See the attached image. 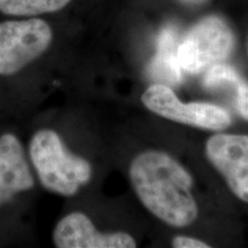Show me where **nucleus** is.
<instances>
[{"instance_id":"8","label":"nucleus","mask_w":248,"mask_h":248,"mask_svg":"<svg viewBox=\"0 0 248 248\" xmlns=\"http://www.w3.org/2000/svg\"><path fill=\"white\" fill-rule=\"evenodd\" d=\"M33 184L22 144L13 133H4L0 137V206Z\"/></svg>"},{"instance_id":"7","label":"nucleus","mask_w":248,"mask_h":248,"mask_svg":"<svg viewBox=\"0 0 248 248\" xmlns=\"http://www.w3.org/2000/svg\"><path fill=\"white\" fill-rule=\"evenodd\" d=\"M55 246L59 248H135L137 243L129 233H102L83 213H71L55 226Z\"/></svg>"},{"instance_id":"9","label":"nucleus","mask_w":248,"mask_h":248,"mask_svg":"<svg viewBox=\"0 0 248 248\" xmlns=\"http://www.w3.org/2000/svg\"><path fill=\"white\" fill-rule=\"evenodd\" d=\"M178 33L173 27H166L156 42V54L147 67V75L152 80L164 85L179 84L183 70L177 61Z\"/></svg>"},{"instance_id":"10","label":"nucleus","mask_w":248,"mask_h":248,"mask_svg":"<svg viewBox=\"0 0 248 248\" xmlns=\"http://www.w3.org/2000/svg\"><path fill=\"white\" fill-rule=\"evenodd\" d=\"M71 0H0V13L13 16H35L63 9Z\"/></svg>"},{"instance_id":"2","label":"nucleus","mask_w":248,"mask_h":248,"mask_svg":"<svg viewBox=\"0 0 248 248\" xmlns=\"http://www.w3.org/2000/svg\"><path fill=\"white\" fill-rule=\"evenodd\" d=\"M30 159L46 190L71 197L92 177V166L83 157L70 153L53 130L43 129L32 136Z\"/></svg>"},{"instance_id":"4","label":"nucleus","mask_w":248,"mask_h":248,"mask_svg":"<svg viewBox=\"0 0 248 248\" xmlns=\"http://www.w3.org/2000/svg\"><path fill=\"white\" fill-rule=\"evenodd\" d=\"M53 31L40 18L0 23V75H13L38 59L51 45Z\"/></svg>"},{"instance_id":"5","label":"nucleus","mask_w":248,"mask_h":248,"mask_svg":"<svg viewBox=\"0 0 248 248\" xmlns=\"http://www.w3.org/2000/svg\"><path fill=\"white\" fill-rule=\"evenodd\" d=\"M144 106L163 119L194 128L221 131L231 125L228 110L209 102H182L168 85L155 84L141 94Z\"/></svg>"},{"instance_id":"13","label":"nucleus","mask_w":248,"mask_h":248,"mask_svg":"<svg viewBox=\"0 0 248 248\" xmlns=\"http://www.w3.org/2000/svg\"><path fill=\"white\" fill-rule=\"evenodd\" d=\"M172 247L175 248H209L208 245L204 241L197 239L193 237H187V235H177L172 239Z\"/></svg>"},{"instance_id":"3","label":"nucleus","mask_w":248,"mask_h":248,"mask_svg":"<svg viewBox=\"0 0 248 248\" xmlns=\"http://www.w3.org/2000/svg\"><path fill=\"white\" fill-rule=\"evenodd\" d=\"M234 44V33L228 22L217 15H209L195 23L178 44V64L185 73L200 74L225 61Z\"/></svg>"},{"instance_id":"6","label":"nucleus","mask_w":248,"mask_h":248,"mask_svg":"<svg viewBox=\"0 0 248 248\" xmlns=\"http://www.w3.org/2000/svg\"><path fill=\"white\" fill-rule=\"evenodd\" d=\"M204 151L232 193L248 203V135L216 133L207 140Z\"/></svg>"},{"instance_id":"12","label":"nucleus","mask_w":248,"mask_h":248,"mask_svg":"<svg viewBox=\"0 0 248 248\" xmlns=\"http://www.w3.org/2000/svg\"><path fill=\"white\" fill-rule=\"evenodd\" d=\"M228 86L234 90V102L239 115L248 121V82L243 76H239Z\"/></svg>"},{"instance_id":"11","label":"nucleus","mask_w":248,"mask_h":248,"mask_svg":"<svg viewBox=\"0 0 248 248\" xmlns=\"http://www.w3.org/2000/svg\"><path fill=\"white\" fill-rule=\"evenodd\" d=\"M240 74L232 66L225 63H217L206 70L203 77V85L207 89L225 88L235 80Z\"/></svg>"},{"instance_id":"1","label":"nucleus","mask_w":248,"mask_h":248,"mask_svg":"<svg viewBox=\"0 0 248 248\" xmlns=\"http://www.w3.org/2000/svg\"><path fill=\"white\" fill-rule=\"evenodd\" d=\"M129 176L140 202L163 223L185 228L198 218L193 177L171 155L162 151L142 152L132 160Z\"/></svg>"},{"instance_id":"14","label":"nucleus","mask_w":248,"mask_h":248,"mask_svg":"<svg viewBox=\"0 0 248 248\" xmlns=\"http://www.w3.org/2000/svg\"><path fill=\"white\" fill-rule=\"evenodd\" d=\"M177 1L186 6H199L204 4V2H207L208 0H177Z\"/></svg>"}]
</instances>
